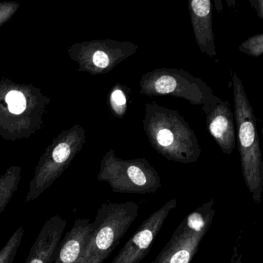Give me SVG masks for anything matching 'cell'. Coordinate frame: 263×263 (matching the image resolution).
Returning a JSON list of instances; mask_svg holds the SVG:
<instances>
[{
  "label": "cell",
  "mask_w": 263,
  "mask_h": 263,
  "mask_svg": "<svg viewBox=\"0 0 263 263\" xmlns=\"http://www.w3.org/2000/svg\"><path fill=\"white\" fill-rule=\"evenodd\" d=\"M143 125L152 147L169 161L196 162L201 153L196 135L175 110L147 104Z\"/></svg>",
  "instance_id": "6da1fadb"
},
{
  "label": "cell",
  "mask_w": 263,
  "mask_h": 263,
  "mask_svg": "<svg viewBox=\"0 0 263 263\" xmlns=\"http://www.w3.org/2000/svg\"><path fill=\"white\" fill-rule=\"evenodd\" d=\"M232 84L243 178L252 199L259 204L263 192V161L256 119L242 83L235 71H232Z\"/></svg>",
  "instance_id": "7a4b0ae2"
},
{
  "label": "cell",
  "mask_w": 263,
  "mask_h": 263,
  "mask_svg": "<svg viewBox=\"0 0 263 263\" xmlns=\"http://www.w3.org/2000/svg\"><path fill=\"white\" fill-rule=\"evenodd\" d=\"M134 201H107L99 208L93 232L79 263H103L120 244L139 212Z\"/></svg>",
  "instance_id": "3957f363"
},
{
  "label": "cell",
  "mask_w": 263,
  "mask_h": 263,
  "mask_svg": "<svg viewBox=\"0 0 263 263\" xmlns=\"http://www.w3.org/2000/svg\"><path fill=\"white\" fill-rule=\"evenodd\" d=\"M141 93L148 96L171 95L187 100L193 105L209 110L220 101L204 81L175 68H158L145 73L140 81Z\"/></svg>",
  "instance_id": "277c9868"
},
{
  "label": "cell",
  "mask_w": 263,
  "mask_h": 263,
  "mask_svg": "<svg viewBox=\"0 0 263 263\" xmlns=\"http://www.w3.org/2000/svg\"><path fill=\"white\" fill-rule=\"evenodd\" d=\"M214 198L187 215L152 263H192L215 215Z\"/></svg>",
  "instance_id": "5b68a950"
},
{
  "label": "cell",
  "mask_w": 263,
  "mask_h": 263,
  "mask_svg": "<svg viewBox=\"0 0 263 263\" xmlns=\"http://www.w3.org/2000/svg\"><path fill=\"white\" fill-rule=\"evenodd\" d=\"M98 179L108 183L115 193L146 195L161 187L159 174L147 159L122 160L114 153L103 161Z\"/></svg>",
  "instance_id": "8992f818"
},
{
  "label": "cell",
  "mask_w": 263,
  "mask_h": 263,
  "mask_svg": "<svg viewBox=\"0 0 263 263\" xmlns=\"http://www.w3.org/2000/svg\"><path fill=\"white\" fill-rule=\"evenodd\" d=\"M177 204V199L172 198L145 218L111 263H141Z\"/></svg>",
  "instance_id": "52a82bcc"
},
{
  "label": "cell",
  "mask_w": 263,
  "mask_h": 263,
  "mask_svg": "<svg viewBox=\"0 0 263 263\" xmlns=\"http://www.w3.org/2000/svg\"><path fill=\"white\" fill-rule=\"evenodd\" d=\"M204 113L212 138L223 153L231 155L235 147V121L229 103L220 100Z\"/></svg>",
  "instance_id": "ba28073f"
},
{
  "label": "cell",
  "mask_w": 263,
  "mask_h": 263,
  "mask_svg": "<svg viewBox=\"0 0 263 263\" xmlns=\"http://www.w3.org/2000/svg\"><path fill=\"white\" fill-rule=\"evenodd\" d=\"M66 226L67 221L59 215L47 219L30 249L26 263H52Z\"/></svg>",
  "instance_id": "9c48e42d"
},
{
  "label": "cell",
  "mask_w": 263,
  "mask_h": 263,
  "mask_svg": "<svg viewBox=\"0 0 263 263\" xmlns=\"http://www.w3.org/2000/svg\"><path fill=\"white\" fill-rule=\"evenodd\" d=\"M93 232V222L78 218L72 229L62 238L52 263H79Z\"/></svg>",
  "instance_id": "30bf717a"
},
{
  "label": "cell",
  "mask_w": 263,
  "mask_h": 263,
  "mask_svg": "<svg viewBox=\"0 0 263 263\" xmlns=\"http://www.w3.org/2000/svg\"><path fill=\"white\" fill-rule=\"evenodd\" d=\"M189 9L195 41L200 50L211 58L216 56L212 29V2L210 0H192L189 2Z\"/></svg>",
  "instance_id": "8fae6325"
},
{
  "label": "cell",
  "mask_w": 263,
  "mask_h": 263,
  "mask_svg": "<svg viewBox=\"0 0 263 263\" xmlns=\"http://www.w3.org/2000/svg\"><path fill=\"white\" fill-rule=\"evenodd\" d=\"M20 178L14 174L0 178V216L17 189Z\"/></svg>",
  "instance_id": "7c38bea8"
},
{
  "label": "cell",
  "mask_w": 263,
  "mask_h": 263,
  "mask_svg": "<svg viewBox=\"0 0 263 263\" xmlns=\"http://www.w3.org/2000/svg\"><path fill=\"white\" fill-rule=\"evenodd\" d=\"M24 235V228L20 227L0 250V263H13Z\"/></svg>",
  "instance_id": "4fadbf2b"
},
{
  "label": "cell",
  "mask_w": 263,
  "mask_h": 263,
  "mask_svg": "<svg viewBox=\"0 0 263 263\" xmlns=\"http://www.w3.org/2000/svg\"><path fill=\"white\" fill-rule=\"evenodd\" d=\"M238 50L247 53L249 56L255 58L261 56L263 53V35L261 33L251 36L239 46Z\"/></svg>",
  "instance_id": "5bb4252c"
},
{
  "label": "cell",
  "mask_w": 263,
  "mask_h": 263,
  "mask_svg": "<svg viewBox=\"0 0 263 263\" xmlns=\"http://www.w3.org/2000/svg\"><path fill=\"white\" fill-rule=\"evenodd\" d=\"M110 103L113 110L118 114V116L121 117L125 113L127 110V98L125 93L119 87L112 92Z\"/></svg>",
  "instance_id": "9a60e30c"
},
{
  "label": "cell",
  "mask_w": 263,
  "mask_h": 263,
  "mask_svg": "<svg viewBox=\"0 0 263 263\" xmlns=\"http://www.w3.org/2000/svg\"><path fill=\"white\" fill-rule=\"evenodd\" d=\"M70 146L66 143H61L55 147L52 153L53 162L56 164H64L70 158Z\"/></svg>",
  "instance_id": "2e32d148"
},
{
  "label": "cell",
  "mask_w": 263,
  "mask_h": 263,
  "mask_svg": "<svg viewBox=\"0 0 263 263\" xmlns=\"http://www.w3.org/2000/svg\"><path fill=\"white\" fill-rule=\"evenodd\" d=\"M92 60H93V64L98 68L101 69L107 68L112 63L110 55L104 50H98L93 53Z\"/></svg>",
  "instance_id": "e0dca14e"
},
{
  "label": "cell",
  "mask_w": 263,
  "mask_h": 263,
  "mask_svg": "<svg viewBox=\"0 0 263 263\" xmlns=\"http://www.w3.org/2000/svg\"><path fill=\"white\" fill-rule=\"evenodd\" d=\"M26 107H27V101H26L25 97L24 95V96L19 98L17 101H15L13 104H10L9 110L14 115H20L25 110Z\"/></svg>",
  "instance_id": "ac0fdd59"
},
{
  "label": "cell",
  "mask_w": 263,
  "mask_h": 263,
  "mask_svg": "<svg viewBox=\"0 0 263 263\" xmlns=\"http://www.w3.org/2000/svg\"><path fill=\"white\" fill-rule=\"evenodd\" d=\"M24 96L21 92L16 91V90H13V91H10L8 95H7V98H6V101H7V104L10 105V104H13L15 101H17L19 98H21V97Z\"/></svg>",
  "instance_id": "d6986e66"
},
{
  "label": "cell",
  "mask_w": 263,
  "mask_h": 263,
  "mask_svg": "<svg viewBox=\"0 0 263 263\" xmlns=\"http://www.w3.org/2000/svg\"><path fill=\"white\" fill-rule=\"evenodd\" d=\"M255 4H256L257 7H255V9L257 10V12H258V16H259L260 19H263V3L261 0H258V1H254Z\"/></svg>",
  "instance_id": "ffe728a7"
},
{
  "label": "cell",
  "mask_w": 263,
  "mask_h": 263,
  "mask_svg": "<svg viewBox=\"0 0 263 263\" xmlns=\"http://www.w3.org/2000/svg\"><path fill=\"white\" fill-rule=\"evenodd\" d=\"M231 263H242L241 262V255L238 254L236 250L234 252L233 257L231 260Z\"/></svg>",
  "instance_id": "44dd1931"
}]
</instances>
